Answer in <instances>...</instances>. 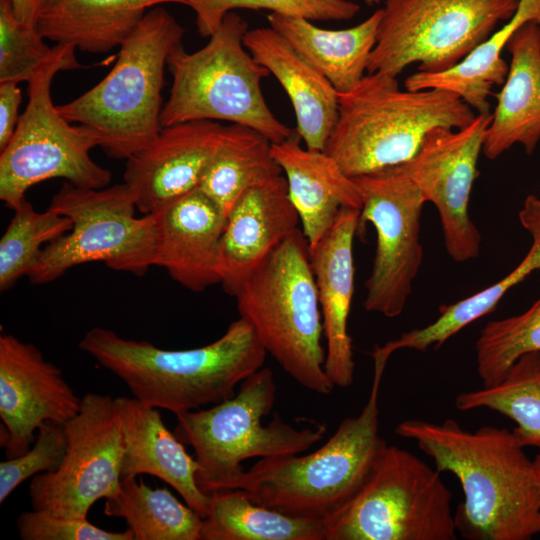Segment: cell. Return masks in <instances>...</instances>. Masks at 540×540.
I'll return each instance as SVG.
<instances>
[{
  "label": "cell",
  "instance_id": "e575fe53",
  "mask_svg": "<svg viewBox=\"0 0 540 540\" xmlns=\"http://www.w3.org/2000/svg\"><path fill=\"white\" fill-rule=\"evenodd\" d=\"M363 1L370 6L380 2ZM185 5L194 11L202 37H209L228 12L239 8L268 9L310 21L349 20L360 10V6L350 0H186Z\"/></svg>",
  "mask_w": 540,
  "mask_h": 540
},
{
  "label": "cell",
  "instance_id": "5bb4252c",
  "mask_svg": "<svg viewBox=\"0 0 540 540\" xmlns=\"http://www.w3.org/2000/svg\"><path fill=\"white\" fill-rule=\"evenodd\" d=\"M361 199L358 232L371 223L376 249L365 282L363 307L388 318L400 315L423 259L419 239L423 195L395 166L353 177Z\"/></svg>",
  "mask_w": 540,
  "mask_h": 540
},
{
  "label": "cell",
  "instance_id": "60d3db41",
  "mask_svg": "<svg viewBox=\"0 0 540 540\" xmlns=\"http://www.w3.org/2000/svg\"><path fill=\"white\" fill-rule=\"evenodd\" d=\"M519 219L523 227L531 234L532 239L540 238V199L529 195L519 212Z\"/></svg>",
  "mask_w": 540,
  "mask_h": 540
},
{
  "label": "cell",
  "instance_id": "9a60e30c",
  "mask_svg": "<svg viewBox=\"0 0 540 540\" xmlns=\"http://www.w3.org/2000/svg\"><path fill=\"white\" fill-rule=\"evenodd\" d=\"M491 120L490 114H478L462 128H434L410 160L395 166L426 202L435 205L446 250L456 262L474 259L480 253L481 235L469 217L468 206Z\"/></svg>",
  "mask_w": 540,
  "mask_h": 540
},
{
  "label": "cell",
  "instance_id": "7a4b0ae2",
  "mask_svg": "<svg viewBox=\"0 0 540 540\" xmlns=\"http://www.w3.org/2000/svg\"><path fill=\"white\" fill-rule=\"evenodd\" d=\"M78 346L117 376L133 397L175 415L233 397L237 385L263 367L267 355L241 317L216 341L194 349H161L102 327L86 332Z\"/></svg>",
  "mask_w": 540,
  "mask_h": 540
},
{
  "label": "cell",
  "instance_id": "ffe728a7",
  "mask_svg": "<svg viewBox=\"0 0 540 540\" xmlns=\"http://www.w3.org/2000/svg\"><path fill=\"white\" fill-rule=\"evenodd\" d=\"M152 214L154 265L196 293L220 283L218 262L226 217L218 206L197 188Z\"/></svg>",
  "mask_w": 540,
  "mask_h": 540
},
{
  "label": "cell",
  "instance_id": "9c48e42d",
  "mask_svg": "<svg viewBox=\"0 0 540 540\" xmlns=\"http://www.w3.org/2000/svg\"><path fill=\"white\" fill-rule=\"evenodd\" d=\"M75 50L73 45L56 44L28 81L27 106L0 154V199L11 209L29 188L51 178L85 188H103L111 181V172L90 157V150L98 146L95 138L83 126L72 125L52 101L55 75L82 68Z\"/></svg>",
  "mask_w": 540,
  "mask_h": 540
},
{
  "label": "cell",
  "instance_id": "ac0fdd59",
  "mask_svg": "<svg viewBox=\"0 0 540 540\" xmlns=\"http://www.w3.org/2000/svg\"><path fill=\"white\" fill-rule=\"evenodd\" d=\"M299 223L285 176L246 190L229 210L221 238L218 275L224 291L233 296Z\"/></svg>",
  "mask_w": 540,
  "mask_h": 540
},
{
  "label": "cell",
  "instance_id": "83f0119b",
  "mask_svg": "<svg viewBox=\"0 0 540 540\" xmlns=\"http://www.w3.org/2000/svg\"><path fill=\"white\" fill-rule=\"evenodd\" d=\"M328 530V522L284 514L233 489L210 494L201 540H327Z\"/></svg>",
  "mask_w": 540,
  "mask_h": 540
},
{
  "label": "cell",
  "instance_id": "8d00e7d4",
  "mask_svg": "<svg viewBox=\"0 0 540 540\" xmlns=\"http://www.w3.org/2000/svg\"><path fill=\"white\" fill-rule=\"evenodd\" d=\"M66 446L65 425L51 421L43 423L29 450L0 463V503L28 478L55 471L64 458Z\"/></svg>",
  "mask_w": 540,
  "mask_h": 540
},
{
  "label": "cell",
  "instance_id": "3957f363",
  "mask_svg": "<svg viewBox=\"0 0 540 540\" xmlns=\"http://www.w3.org/2000/svg\"><path fill=\"white\" fill-rule=\"evenodd\" d=\"M386 364L374 360L362 411L343 419L325 444L307 455L261 458L245 471L239 489L260 505L330 525L362 488L387 445L379 435L378 408Z\"/></svg>",
  "mask_w": 540,
  "mask_h": 540
},
{
  "label": "cell",
  "instance_id": "d6986e66",
  "mask_svg": "<svg viewBox=\"0 0 540 540\" xmlns=\"http://www.w3.org/2000/svg\"><path fill=\"white\" fill-rule=\"evenodd\" d=\"M359 215L358 209L343 208L328 232L309 247L326 341L324 369L334 387L340 388L349 387L354 380L348 318L354 293L353 241Z\"/></svg>",
  "mask_w": 540,
  "mask_h": 540
},
{
  "label": "cell",
  "instance_id": "6da1fadb",
  "mask_svg": "<svg viewBox=\"0 0 540 540\" xmlns=\"http://www.w3.org/2000/svg\"><path fill=\"white\" fill-rule=\"evenodd\" d=\"M395 433L415 442L438 472L458 479L464 500L454 519L462 538L528 540L538 533L540 483L513 431L494 426L468 431L453 419H410Z\"/></svg>",
  "mask_w": 540,
  "mask_h": 540
},
{
  "label": "cell",
  "instance_id": "f546056e",
  "mask_svg": "<svg viewBox=\"0 0 540 540\" xmlns=\"http://www.w3.org/2000/svg\"><path fill=\"white\" fill-rule=\"evenodd\" d=\"M104 514L124 519L135 540H201L203 518L169 489L151 488L137 477L121 480L105 499Z\"/></svg>",
  "mask_w": 540,
  "mask_h": 540
},
{
  "label": "cell",
  "instance_id": "74e56055",
  "mask_svg": "<svg viewBox=\"0 0 540 540\" xmlns=\"http://www.w3.org/2000/svg\"><path fill=\"white\" fill-rule=\"evenodd\" d=\"M17 529L22 540H135L129 528L123 532L106 531L87 519L59 517L38 509L21 513Z\"/></svg>",
  "mask_w": 540,
  "mask_h": 540
},
{
  "label": "cell",
  "instance_id": "f35d334b",
  "mask_svg": "<svg viewBox=\"0 0 540 540\" xmlns=\"http://www.w3.org/2000/svg\"><path fill=\"white\" fill-rule=\"evenodd\" d=\"M21 97L17 83L0 82V151L8 145L16 130Z\"/></svg>",
  "mask_w": 540,
  "mask_h": 540
},
{
  "label": "cell",
  "instance_id": "7402d4cb",
  "mask_svg": "<svg viewBox=\"0 0 540 540\" xmlns=\"http://www.w3.org/2000/svg\"><path fill=\"white\" fill-rule=\"evenodd\" d=\"M294 130L286 140L271 144L281 167L309 247L328 232L343 208L361 210L362 199L353 178L324 151L303 148Z\"/></svg>",
  "mask_w": 540,
  "mask_h": 540
},
{
  "label": "cell",
  "instance_id": "484cf974",
  "mask_svg": "<svg viewBox=\"0 0 540 540\" xmlns=\"http://www.w3.org/2000/svg\"><path fill=\"white\" fill-rule=\"evenodd\" d=\"M165 3L186 0H51L36 29L57 44L104 53L120 47L150 9Z\"/></svg>",
  "mask_w": 540,
  "mask_h": 540
},
{
  "label": "cell",
  "instance_id": "ba28073f",
  "mask_svg": "<svg viewBox=\"0 0 540 540\" xmlns=\"http://www.w3.org/2000/svg\"><path fill=\"white\" fill-rule=\"evenodd\" d=\"M247 31V22L230 11L204 47L188 53L181 45L172 52L167 61L172 86L161 112L163 127L225 120L249 127L271 143L293 134L265 101L261 81L270 73L244 46Z\"/></svg>",
  "mask_w": 540,
  "mask_h": 540
},
{
  "label": "cell",
  "instance_id": "8fae6325",
  "mask_svg": "<svg viewBox=\"0 0 540 540\" xmlns=\"http://www.w3.org/2000/svg\"><path fill=\"white\" fill-rule=\"evenodd\" d=\"M411 452L388 446L368 479L329 525L327 540H454L452 493Z\"/></svg>",
  "mask_w": 540,
  "mask_h": 540
},
{
  "label": "cell",
  "instance_id": "8992f818",
  "mask_svg": "<svg viewBox=\"0 0 540 540\" xmlns=\"http://www.w3.org/2000/svg\"><path fill=\"white\" fill-rule=\"evenodd\" d=\"M233 297L240 317L292 379L317 394L333 391L324 369L322 315L309 245L301 228L272 252Z\"/></svg>",
  "mask_w": 540,
  "mask_h": 540
},
{
  "label": "cell",
  "instance_id": "d590c367",
  "mask_svg": "<svg viewBox=\"0 0 540 540\" xmlns=\"http://www.w3.org/2000/svg\"><path fill=\"white\" fill-rule=\"evenodd\" d=\"M43 39L15 16L9 0H0V82H28L52 54Z\"/></svg>",
  "mask_w": 540,
  "mask_h": 540
},
{
  "label": "cell",
  "instance_id": "30bf717a",
  "mask_svg": "<svg viewBox=\"0 0 540 540\" xmlns=\"http://www.w3.org/2000/svg\"><path fill=\"white\" fill-rule=\"evenodd\" d=\"M48 208L69 217L73 227L44 246L27 274L32 284L53 282L89 262L139 277L154 265V215L135 217L136 203L126 183L85 188L66 181Z\"/></svg>",
  "mask_w": 540,
  "mask_h": 540
},
{
  "label": "cell",
  "instance_id": "603a6c76",
  "mask_svg": "<svg viewBox=\"0 0 540 540\" xmlns=\"http://www.w3.org/2000/svg\"><path fill=\"white\" fill-rule=\"evenodd\" d=\"M244 46L278 80L293 106L306 148L323 151L338 120V92L271 27L248 30Z\"/></svg>",
  "mask_w": 540,
  "mask_h": 540
},
{
  "label": "cell",
  "instance_id": "e0dca14e",
  "mask_svg": "<svg viewBox=\"0 0 540 540\" xmlns=\"http://www.w3.org/2000/svg\"><path fill=\"white\" fill-rule=\"evenodd\" d=\"M224 128L211 120L166 126L150 145L129 157L123 178L137 209L144 215L155 213L197 189Z\"/></svg>",
  "mask_w": 540,
  "mask_h": 540
},
{
  "label": "cell",
  "instance_id": "7bdbcfd3",
  "mask_svg": "<svg viewBox=\"0 0 540 540\" xmlns=\"http://www.w3.org/2000/svg\"><path fill=\"white\" fill-rule=\"evenodd\" d=\"M537 528H538V532L540 533V513H539V516H538V526H537Z\"/></svg>",
  "mask_w": 540,
  "mask_h": 540
},
{
  "label": "cell",
  "instance_id": "f1b7e54d",
  "mask_svg": "<svg viewBox=\"0 0 540 540\" xmlns=\"http://www.w3.org/2000/svg\"><path fill=\"white\" fill-rule=\"evenodd\" d=\"M271 144L249 127L232 123L225 126L198 187L225 217L246 190L282 175L272 156Z\"/></svg>",
  "mask_w": 540,
  "mask_h": 540
},
{
  "label": "cell",
  "instance_id": "277c9868",
  "mask_svg": "<svg viewBox=\"0 0 540 540\" xmlns=\"http://www.w3.org/2000/svg\"><path fill=\"white\" fill-rule=\"evenodd\" d=\"M338 99V120L323 151L351 178L402 164L434 128H462L476 117L455 93L401 90L396 77L380 72L367 73Z\"/></svg>",
  "mask_w": 540,
  "mask_h": 540
},
{
  "label": "cell",
  "instance_id": "4dcf8cb0",
  "mask_svg": "<svg viewBox=\"0 0 540 540\" xmlns=\"http://www.w3.org/2000/svg\"><path fill=\"white\" fill-rule=\"evenodd\" d=\"M540 269V239H533L532 246L523 260L495 284L450 305L439 309V316L429 325L403 333L383 346L376 345L372 356L388 361L399 349L426 351L430 346L438 349L448 339L470 323L491 313L502 297L532 272Z\"/></svg>",
  "mask_w": 540,
  "mask_h": 540
},
{
  "label": "cell",
  "instance_id": "b9f144b4",
  "mask_svg": "<svg viewBox=\"0 0 540 540\" xmlns=\"http://www.w3.org/2000/svg\"><path fill=\"white\" fill-rule=\"evenodd\" d=\"M533 462H534L536 473H537L538 480H539V483H540V454L535 457Z\"/></svg>",
  "mask_w": 540,
  "mask_h": 540
},
{
  "label": "cell",
  "instance_id": "d6a6232c",
  "mask_svg": "<svg viewBox=\"0 0 540 540\" xmlns=\"http://www.w3.org/2000/svg\"><path fill=\"white\" fill-rule=\"evenodd\" d=\"M14 215L0 240V290L12 288L27 276L40 255L42 246L68 233L73 222L51 209L37 212L23 198L13 209Z\"/></svg>",
  "mask_w": 540,
  "mask_h": 540
},
{
  "label": "cell",
  "instance_id": "1f68e13d",
  "mask_svg": "<svg viewBox=\"0 0 540 540\" xmlns=\"http://www.w3.org/2000/svg\"><path fill=\"white\" fill-rule=\"evenodd\" d=\"M460 411L486 408L516 423L512 430L523 446L540 449V352L521 356L501 381L457 395Z\"/></svg>",
  "mask_w": 540,
  "mask_h": 540
},
{
  "label": "cell",
  "instance_id": "5b68a950",
  "mask_svg": "<svg viewBox=\"0 0 540 540\" xmlns=\"http://www.w3.org/2000/svg\"><path fill=\"white\" fill-rule=\"evenodd\" d=\"M184 28L160 6L150 9L120 45L106 77L76 99L57 106L86 128L112 158L128 159L150 145L161 124L164 69L182 45Z\"/></svg>",
  "mask_w": 540,
  "mask_h": 540
},
{
  "label": "cell",
  "instance_id": "4316f807",
  "mask_svg": "<svg viewBox=\"0 0 540 540\" xmlns=\"http://www.w3.org/2000/svg\"><path fill=\"white\" fill-rule=\"evenodd\" d=\"M529 21L540 24V0H520L513 17L462 61L442 72L418 71L405 80V89L450 91L479 114H489L488 97L494 86L504 83L508 72L501 52L513 33Z\"/></svg>",
  "mask_w": 540,
  "mask_h": 540
},
{
  "label": "cell",
  "instance_id": "2e32d148",
  "mask_svg": "<svg viewBox=\"0 0 540 540\" xmlns=\"http://www.w3.org/2000/svg\"><path fill=\"white\" fill-rule=\"evenodd\" d=\"M80 405L61 369L35 345L0 335V444L7 458L29 450L43 423L65 424Z\"/></svg>",
  "mask_w": 540,
  "mask_h": 540
},
{
  "label": "cell",
  "instance_id": "44dd1931",
  "mask_svg": "<svg viewBox=\"0 0 540 540\" xmlns=\"http://www.w3.org/2000/svg\"><path fill=\"white\" fill-rule=\"evenodd\" d=\"M124 440L121 480L142 474L155 476L170 485L201 518L209 511L210 494L196 482L198 464L165 425L158 408L135 397H117Z\"/></svg>",
  "mask_w": 540,
  "mask_h": 540
},
{
  "label": "cell",
  "instance_id": "d4e9b609",
  "mask_svg": "<svg viewBox=\"0 0 540 540\" xmlns=\"http://www.w3.org/2000/svg\"><path fill=\"white\" fill-rule=\"evenodd\" d=\"M270 27L317 71L338 93L353 90L365 76L369 56L376 44L381 9L360 24L342 30L315 26L310 20L275 12L268 15Z\"/></svg>",
  "mask_w": 540,
  "mask_h": 540
},
{
  "label": "cell",
  "instance_id": "cb8c5ba5",
  "mask_svg": "<svg viewBox=\"0 0 540 540\" xmlns=\"http://www.w3.org/2000/svg\"><path fill=\"white\" fill-rule=\"evenodd\" d=\"M506 48L511 63L482 149L489 159L516 143L531 154L540 140V24L524 23Z\"/></svg>",
  "mask_w": 540,
  "mask_h": 540
},
{
  "label": "cell",
  "instance_id": "7c38bea8",
  "mask_svg": "<svg viewBox=\"0 0 540 540\" xmlns=\"http://www.w3.org/2000/svg\"><path fill=\"white\" fill-rule=\"evenodd\" d=\"M520 0H386L367 73L397 77L408 65L437 73L462 61Z\"/></svg>",
  "mask_w": 540,
  "mask_h": 540
},
{
  "label": "cell",
  "instance_id": "52a82bcc",
  "mask_svg": "<svg viewBox=\"0 0 540 540\" xmlns=\"http://www.w3.org/2000/svg\"><path fill=\"white\" fill-rule=\"evenodd\" d=\"M276 391L272 370L262 367L240 384L233 397L207 409L176 415L173 432L193 448L201 491L209 495L239 489L245 473L243 461L300 454L323 439L325 423L295 428L275 413L263 425L275 404Z\"/></svg>",
  "mask_w": 540,
  "mask_h": 540
},
{
  "label": "cell",
  "instance_id": "4fadbf2b",
  "mask_svg": "<svg viewBox=\"0 0 540 540\" xmlns=\"http://www.w3.org/2000/svg\"><path fill=\"white\" fill-rule=\"evenodd\" d=\"M64 425L67 446L61 464L55 471L35 475L28 493L33 509L87 519L95 502L120 487L122 420L114 398L88 392L78 413Z\"/></svg>",
  "mask_w": 540,
  "mask_h": 540
},
{
  "label": "cell",
  "instance_id": "836d02e7",
  "mask_svg": "<svg viewBox=\"0 0 540 540\" xmlns=\"http://www.w3.org/2000/svg\"><path fill=\"white\" fill-rule=\"evenodd\" d=\"M540 352V299L525 312L488 322L476 341V363L483 387L503 379L523 355Z\"/></svg>",
  "mask_w": 540,
  "mask_h": 540
},
{
  "label": "cell",
  "instance_id": "ab89813d",
  "mask_svg": "<svg viewBox=\"0 0 540 540\" xmlns=\"http://www.w3.org/2000/svg\"><path fill=\"white\" fill-rule=\"evenodd\" d=\"M15 16L23 23L36 27L37 21L51 0H9Z\"/></svg>",
  "mask_w": 540,
  "mask_h": 540
}]
</instances>
